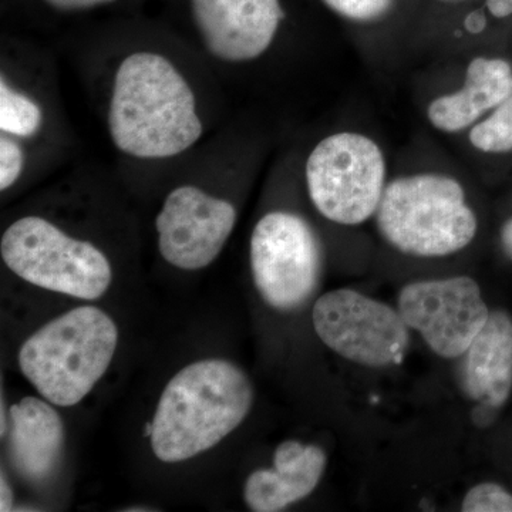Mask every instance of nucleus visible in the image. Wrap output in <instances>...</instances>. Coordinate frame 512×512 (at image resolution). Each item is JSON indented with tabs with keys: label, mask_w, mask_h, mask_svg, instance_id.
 Returning a JSON list of instances; mask_svg holds the SVG:
<instances>
[{
	"label": "nucleus",
	"mask_w": 512,
	"mask_h": 512,
	"mask_svg": "<svg viewBox=\"0 0 512 512\" xmlns=\"http://www.w3.org/2000/svg\"><path fill=\"white\" fill-rule=\"evenodd\" d=\"M117 342L119 330L106 312L80 306L53 319L23 343L20 370L47 402L74 406L109 369Z\"/></svg>",
	"instance_id": "obj_3"
},
{
	"label": "nucleus",
	"mask_w": 512,
	"mask_h": 512,
	"mask_svg": "<svg viewBox=\"0 0 512 512\" xmlns=\"http://www.w3.org/2000/svg\"><path fill=\"white\" fill-rule=\"evenodd\" d=\"M464 383L471 399L498 410L512 390V319L508 313H490L466 352Z\"/></svg>",
	"instance_id": "obj_15"
},
{
	"label": "nucleus",
	"mask_w": 512,
	"mask_h": 512,
	"mask_svg": "<svg viewBox=\"0 0 512 512\" xmlns=\"http://www.w3.org/2000/svg\"><path fill=\"white\" fill-rule=\"evenodd\" d=\"M49 403L25 397L9 410L10 457L26 480H46L62 458L63 421Z\"/></svg>",
	"instance_id": "obj_13"
},
{
	"label": "nucleus",
	"mask_w": 512,
	"mask_h": 512,
	"mask_svg": "<svg viewBox=\"0 0 512 512\" xmlns=\"http://www.w3.org/2000/svg\"><path fill=\"white\" fill-rule=\"evenodd\" d=\"M376 222L392 247L421 258L456 254L478 228L464 188L441 174L407 175L387 184Z\"/></svg>",
	"instance_id": "obj_4"
},
{
	"label": "nucleus",
	"mask_w": 512,
	"mask_h": 512,
	"mask_svg": "<svg viewBox=\"0 0 512 512\" xmlns=\"http://www.w3.org/2000/svg\"><path fill=\"white\" fill-rule=\"evenodd\" d=\"M254 402L251 380L227 360L192 363L170 380L153 420L158 460L180 463L211 450L237 429Z\"/></svg>",
	"instance_id": "obj_2"
},
{
	"label": "nucleus",
	"mask_w": 512,
	"mask_h": 512,
	"mask_svg": "<svg viewBox=\"0 0 512 512\" xmlns=\"http://www.w3.org/2000/svg\"><path fill=\"white\" fill-rule=\"evenodd\" d=\"M446 2H450V0H446Z\"/></svg>",
	"instance_id": "obj_26"
},
{
	"label": "nucleus",
	"mask_w": 512,
	"mask_h": 512,
	"mask_svg": "<svg viewBox=\"0 0 512 512\" xmlns=\"http://www.w3.org/2000/svg\"><path fill=\"white\" fill-rule=\"evenodd\" d=\"M461 508L464 512H512V494L498 484H478L468 491Z\"/></svg>",
	"instance_id": "obj_18"
},
{
	"label": "nucleus",
	"mask_w": 512,
	"mask_h": 512,
	"mask_svg": "<svg viewBox=\"0 0 512 512\" xmlns=\"http://www.w3.org/2000/svg\"><path fill=\"white\" fill-rule=\"evenodd\" d=\"M399 312L407 326L419 332L436 355L446 359L466 355L491 313L480 286L470 276L404 286Z\"/></svg>",
	"instance_id": "obj_9"
},
{
	"label": "nucleus",
	"mask_w": 512,
	"mask_h": 512,
	"mask_svg": "<svg viewBox=\"0 0 512 512\" xmlns=\"http://www.w3.org/2000/svg\"><path fill=\"white\" fill-rule=\"evenodd\" d=\"M42 110L35 101L13 90L2 77L0 83V128L16 137H32L42 127Z\"/></svg>",
	"instance_id": "obj_16"
},
{
	"label": "nucleus",
	"mask_w": 512,
	"mask_h": 512,
	"mask_svg": "<svg viewBox=\"0 0 512 512\" xmlns=\"http://www.w3.org/2000/svg\"><path fill=\"white\" fill-rule=\"evenodd\" d=\"M487 8L494 18H508L512 15V0H487Z\"/></svg>",
	"instance_id": "obj_22"
},
{
	"label": "nucleus",
	"mask_w": 512,
	"mask_h": 512,
	"mask_svg": "<svg viewBox=\"0 0 512 512\" xmlns=\"http://www.w3.org/2000/svg\"><path fill=\"white\" fill-rule=\"evenodd\" d=\"M512 93V67L503 59L477 57L468 64L463 89L431 101L427 117L444 133H460Z\"/></svg>",
	"instance_id": "obj_14"
},
{
	"label": "nucleus",
	"mask_w": 512,
	"mask_h": 512,
	"mask_svg": "<svg viewBox=\"0 0 512 512\" xmlns=\"http://www.w3.org/2000/svg\"><path fill=\"white\" fill-rule=\"evenodd\" d=\"M501 242H503L505 252L512 256V218L504 225L503 232H501Z\"/></svg>",
	"instance_id": "obj_24"
},
{
	"label": "nucleus",
	"mask_w": 512,
	"mask_h": 512,
	"mask_svg": "<svg viewBox=\"0 0 512 512\" xmlns=\"http://www.w3.org/2000/svg\"><path fill=\"white\" fill-rule=\"evenodd\" d=\"M471 146L483 153L503 154L512 151V93L491 111L490 116L470 131Z\"/></svg>",
	"instance_id": "obj_17"
},
{
	"label": "nucleus",
	"mask_w": 512,
	"mask_h": 512,
	"mask_svg": "<svg viewBox=\"0 0 512 512\" xmlns=\"http://www.w3.org/2000/svg\"><path fill=\"white\" fill-rule=\"evenodd\" d=\"M23 163H25V157L19 144L12 138L2 136L0 138V190H8L18 181Z\"/></svg>",
	"instance_id": "obj_20"
},
{
	"label": "nucleus",
	"mask_w": 512,
	"mask_h": 512,
	"mask_svg": "<svg viewBox=\"0 0 512 512\" xmlns=\"http://www.w3.org/2000/svg\"><path fill=\"white\" fill-rule=\"evenodd\" d=\"M50 6L59 10H83L94 8V6L104 5V3L114 2V0H45Z\"/></svg>",
	"instance_id": "obj_21"
},
{
	"label": "nucleus",
	"mask_w": 512,
	"mask_h": 512,
	"mask_svg": "<svg viewBox=\"0 0 512 512\" xmlns=\"http://www.w3.org/2000/svg\"><path fill=\"white\" fill-rule=\"evenodd\" d=\"M191 8L208 52L231 63L264 55L284 16L279 0H191Z\"/></svg>",
	"instance_id": "obj_11"
},
{
	"label": "nucleus",
	"mask_w": 512,
	"mask_h": 512,
	"mask_svg": "<svg viewBox=\"0 0 512 512\" xmlns=\"http://www.w3.org/2000/svg\"><path fill=\"white\" fill-rule=\"evenodd\" d=\"M237 221L234 205L192 185L175 188L157 215L158 248L168 264L198 271L215 261Z\"/></svg>",
	"instance_id": "obj_10"
},
{
	"label": "nucleus",
	"mask_w": 512,
	"mask_h": 512,
	"mask_svg": "<svg viewBox=\"0 0 512 512\" xmlns=\"http://www.w3.org/2000/svg\"><path fill=\"white\" fill-rule=\"evenodd\" d=\"M151 434H153V421L146 423V427H144V436L151 437Z\"/></svg>",
	"instance_id": "obj_25"
},
{
	"label": "nucleus",
	"mask_w": 512,
	"mask_h": 512,
	"mask_svg": "<svg viewBox=\"0 0 512 512\" xmlns=\"http://www.w3.org/2000/svg\"><path fill=\"white\" fill-rule=\"evenodd\" d=\"M328 8L353 22H376L393 8L394 0H323Z\"/></svg>",
	"instance_id": "obj_19"
},
{
	"label": "nucleus",
	"mask_w": 512,
	"mask_h": 512,
	"mask_svg": "<svg viewBox=\"0 0 512 512\" xmlns=\"http://www.w3.org/2000/svg\"><path fill=\"white\" fill-rule=\"evenodd\" d=\"M251 268L269 306L299 308L315 292L322 271V251L311 225L291 212L266 214L252 232Z\"/></svg>",
	"instance_id": "obj_7"
},
{
	"label": "nucleus",
	"mask_w": 512,
	"mask_h": 512,
	"mask_svg": "<svg viewBox=\"0 0 512 512\" xmlns=\"http://www.w3.org/2000/svg\"><path fill=\"white\" fill-rule=\"evenodd\" d=\"M0 252L19 278L73 298L99 299L113 278L109 259L100 249L39 217L13 222L3 234Z\"/></svg>",
	"instance_id": "obj_5"
},
{
	"label": "nucleus",
	"mask_w": 512,
	"mask_h": 512,
	"mask_svg": "<svg viewBox=\"0 0 512 512\" xmlns=\"http://www.w3.org/2000/svg\"><path fill=\"white\" fill-rule=\"evenodd\" d=\"M326 468V454L313 444L289 440L276 448L274 467L256 470L244 488L252 511L278 512L308 497Z\"/></svg>",
	"instance_id": "obj_12"
},
{
	"label": "nucleus",
	"mask_w": 512,
	"mask_h": 512,
	"mask_svg": "<svg viewBox=\"0 0 512 512\" xmlns=\"http://www.w3.org/2000/svg\"><path fill=\"white\" fill-rule=\"evenodd\" d=\"M111 140L136 158H170L202 136L194 92L174 64L157 53H133L114 79Z\"/></svg>",
	"instance_id": "obj_1"
},
{
	"label": "nucleus",
	"mask_w": 512,
	"mask_h": 512,
	"mask_svg": "<svg viewBox=\"0 0 512 512\" xmlns=\"http://www.w3.org/2000/svg\"><path fill=\"white\" fill-rule=\"evenodd\" d=\"M306 184L316 210L340 225L376 215L386 190L382 148L365 134L343 131L323 138L306 161Z\"/></svg>",
	"instance_id": "obj_6"
},
{
	"label": "nucleus",
	"mask_w": 512,
	"mask_h": 512,
	"mask_svg": "<svg viewBox=\"0 0 512 512\" xmlns=\"http://www.w3.org/2000/svg\"><path fill=\"white\" fill-rule=\"evenodd\" d=\"M13 510V491L10 488L8 481L2 474V481H0V511L9 512Z\"/></svg>",
	"instance_id": "obj_23"
},
{
	"label": "nucleus",
	"mask_w": 512,
	"mask_h": 512,
	"mask_svg": "<svg viewBox=\"0 0 512 512\" xmlns=\"http://www.w3.org/2000/svg\"><path fill=\"white\" fill-rule=\"evenodd\" d=\"M312 319L319 339L357 365H394L402 362L409 349L410 328L402 313L352 289L320 296Z\"/></svg>",
	"instance_id": "obj_8"
}]
</instances>
